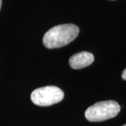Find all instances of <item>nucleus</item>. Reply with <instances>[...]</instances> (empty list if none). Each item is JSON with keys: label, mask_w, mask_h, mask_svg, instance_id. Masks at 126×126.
Here are the masks:
<instances>
[{"label": "nucleus", "mask_w": 126, "mask_h": 126, "mask_svg": "<svg viewBox=\"0 0 126 126\" xmlns=\"http://www.w3.org/2000/svg\"><path fill=\"white\" fill-rule=\"evenodd\" d=\"M79 34V28L74 24H63L50 28L43 38L44 45L53 49L65 46L74 40Z\"/></svg>", "instance_id": "1"}, {"label": "nucleus", "mask_w": 126, "mask_h": 126, "mask_svg": "<svg viewBox=\"0 0 126 126\" xmlns=\"http://www.w3.org/2000/svg\"><path fill=\"white\" fill-rule=\"evenodd\" d=\"M121 111L120 105L113 100L97 102L85 112L86 118L90 122H101L116 116Z\"/></svg>", "instance_id": "2"}, {"label": "nucleus", "mask_w": 126, "mask_h": 126, "mask_svg": "<svg viewBox=\"0 0 126 126\" xmlns=\"http://www.w3.org/2000/svg\"><path fill=\"white\" fill-rule=\"evenodd\" d=\"M64 95V92L57 86H45L34 90L31 94V100L37 106L48 107L61 102Z\"/></svg>", "instance_id": "3"}, {"label": "nucleus", "mask_w": 126, "mask_h": 126, "mask_svg": "<svg viewBox=\"0 0 126 126\" xmlns=\"http://www.w3.org/2000/svg\"><path fill=\"white\" fill-rule=\"evenodd\" d=\"M94 62V55L91 53L83 51L72 55L69 59V65L72 69H80L90 65Z\"/></svg>", "instance_id": "4"}, {"label": "nucleus", "mask_w": 126, "mask_h": 126, "mask_svg": "<svg viewBox=\"0 0 126 126\" xmlns=\"http://www.w3.org/2000/svg\"><path fill=\"white\" fill-rule=\"evenodd\" d=\"M122 79L126 81V69H125L124 71L122 73Z\"/></svg>", "instance_id": "5"}, {"label": "nucleus", "mask_w": 126, "mask_h": 126, "mask_svg": "<svg viewBox=\"0 0 126 126\" xmlns=\"http://www.w3.org/2000/svg\"><path fill=\"white\" fill-rule=\"evenodd\" d=\"M1 4H2V0H0V9L1 8Z\"/></svg>", "instance_id": "6"}, {"label": "nucleus", "mask_w": 126, "mask_h": 126, "mask_svg": "<svg viewBox=\"0 0 126 126\" xmlns=\"http://www.w3.org/2000/svg\"><path fill=\"white\" fill-rule=\"evenodd\" d=\"M126 126V124H125V125H123V126Z\"/></svg>", "instance_id": "7"}]
</instances>
